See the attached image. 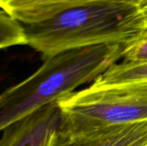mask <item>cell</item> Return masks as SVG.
<instances>
[{"label": "cell", "mask_w": 147, "mask_h": 146, "mask_svg": "<svg viewBox=\"0 0 147 146\" xmlns=\"http://www.w3.org/2000/svg\"><path fill=\"white\" fill-rule=\"evenodd\" d=\"M122 45L104 44L69 50L44 59L22 82L0 94V132L94 82L122 59Z\"/></svg>", "instance_id": "1"}, {"label": "cell", "mask_w": 147, "mask_h": 146, "mask_svg": "<svg viewBox=\"0 0 147 146\" xmlns=\"http://www.w3.org/2000/svg\"><path fill=\"white\" fill-rule=\"evenodd\" d=\"M22 25L27 45L43 59L90 46H123L145 29L137 5L114 2L71 8L46 20Z\"/></svg>", "instance_id": "2"}, {"label": "cell", "mask_w": 147, "mask_h": 146, "mask_svg": "<svg viewBox=\"0 0 147 146\" xmlns=\"http://www.w3.org/2000/svg\"><path fill=\"white\" fill-rule=\"evenodd\" d=\"M59 127L84 134L147 120V81L94 86L74 91L56 102Z\"/></svg>", "instance_id": "3"}, {"label": "cell", "mask_w": 147, "mask_h": 146, "mask_svg": "<svg viewBox=\"0 0 147 146\" xmlns=\"http://www.w3.org/2000/svg\"><path fill=\"white\" fill-rule=\"evenodd\" d=\"M44 146H147V120L84 134L68 133L58 125Z\"/></svg>", "instance_id": "4"}, {"label": "cell", "mask_w": 147, "mask_h": 146, "mask_svg": "<svg viewBox=\"0 0 147 146\" xmlns=\"http://www.w3.org/2000/svg\"><path fill=\"white\" fill-rule=\"evenodd\" d=\"M59 124V112L53 102L4 128L0 146H44Z\"/></svg>", "instance_id": "5"}, {"label": "cell", "mask_w": 147, "mask_h": 146, "mask_svg": "<svg viewBox=\"0 0 147 146\" xmlns=\"http://www.w3.org/2000/svg\"><path fill=\"white\" fill-rule=\"evenodd\" d=\"M140 0H0V9L22 24L46 20L61 11L94 3L114 2L137 5Z\"/></svg>", "instance_id": "6"}, {"label": "cell", "mask_w": 147, "mask_h": 146, "mask_svg": "<svg viewBox=\"0 0 147 146\" xmlns=\"http://www.w3.org/2000/svg\"><path fill=\"white\" fill-rule=\"evenodd\" d=\"M147 81V63H117L99 76L92 83L94 86L114 85L125 83Z\"/></svg>", "instance_id": "7"}, {"label": "cell", "mask_w": 147, "mask_h": 146, "mask_svg": "<svg viewBox=\"0 0 147 146\" xmlns=\"http://www.w3.org/2000/svg\"><path fill=\"white\" fill-rule=\"evenodd\" d=\"M18 45H27L23 27L0 9V49Z\"/></svg>", "instance_id": "8"}, {"label": "cell", "mask_w": 147, "mask_h": 146, "mask_svg": "<svg viewBox=\"0 0 147 146\" xmlns=\"http://www.w3.org/2000/svg\"><path fill=\"white\" fill-rule=\"evenodd\" d=\"M121 57L125 63H147V28L122 46Z\"/></svg>", "instance_id": "9"}, {"label": "cell", "mask_w": 147, "mask_h": 146, "mask_svg": "<svg viewBox=\"0 0 147 146\" xmlns=\"http://www.w3.org/2000/svg\"><path fill=\"white\" fill-rule=\"evenodd\" d=\"M139 12L143 19L145 28H147V0H140L137 4Z\"/></svg>", "instance_id": "10"}]
</instances>
